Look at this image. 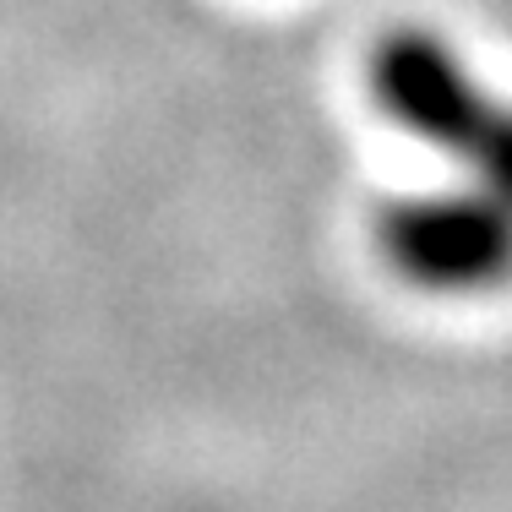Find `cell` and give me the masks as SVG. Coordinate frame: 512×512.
Wrapping results in <instances>:
<instances>
[{
    "label": "cell",
    "instance_id": "7a4b0ae2",
    "mask_svg": "<svg viewBox=\"0 0 512 512\" xmlns=\"http://www.w3.org/2000/svg\"><path fill=\"white\" fill-rule=\"evenodd\" d=\"M382 256L420 289L469 295L512 278V202L496 191H425L382 213Z\"/></svg>",
    "mask_w": 512,
    "mask_h": 512
},
{
    "label": "cell",
    "instance_id": "6da1fadb",
    "mask_svg": "<svg viewBox=\"0 0 512 512\" xmlns=\"http://www.w3.org/2000/svg\"><path fill=\"white\" fill-rule=\"evenodd\" d=\"M376 104L474 175V186L512 202V104L485 93L463 60L431 33H387L371 55Z\"/></svg>",
    "mask_w": 512,
    "mask_h": 512
}]
</instances>
